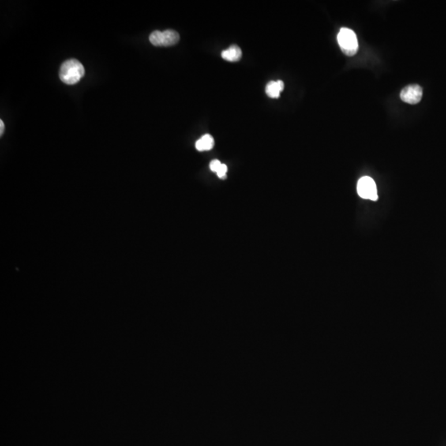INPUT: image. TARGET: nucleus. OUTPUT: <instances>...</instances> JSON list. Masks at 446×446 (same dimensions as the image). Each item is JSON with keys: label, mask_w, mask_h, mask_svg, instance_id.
<instances>
[{"label": "nucleus", "mask_w": 446, "mask_h": 446, "mask_svg": "<svg viewBox=\"0 0 446 446\" xmlns=\"http://www.w3.org/2000/svg\"><path fill=\"white\" fill-rule=\"evenodd\" d=\"M4 132H5V123L3 122V120H0V135L1 136H2Z\"/></svg>", "instance_id": "11"}, {"label": "nucleus", "mask_w": 446, "mask_h": 446, "mask_svg": "<svg viewBox=\"0 0 446 446\" xmlns=\"http://www.w3.org/2000/svg\"><path fill=\"white\" fill-rule=\"evenodd\" d=\"M337 41L342 51L349 57L354 56L358 51V39L356 34L350 28L343 27L340 30Z\"/></svg>", "instance_id": "2"}, {"label": "nucleus", "mask_w": 446, "mask_h": 446, "mask_svg": "<svg viewBox=\"0 0 446 446\" xmlns=\"http://www.w3.org/2000/svg\"><path fill=\"white\" fill-rule=\"evenodd\" d=\"M423 91L418 84H411L406 86L401 91L400 97L405 103L409 104H417L422 99Z\"/></svg>", "instance_id": "5"}, {"label": "nucleus", "mask_w": 446, "mask_h": 446, "mask_svg": "<svg viewBox=\"0 0 446 446\" xmlns=\"http://www.w3.org/2000/svg\"><path fill=\"white\" fill-rule=\"evenodd\" d=\"M226 172H227V166L224 165V164H222L219 170L217 172V174H218L219 178L222 179V180H225L226 178Z\"/></svg>", "instance_id": "9"}, {"label": "nucleus", "mask_w": 446, "mask_h": 446, "mask_svg": "<svg viewBox=\"0 0 446 446\" xmlns=\"http://www.w3.org/2000/svg\"><path fill=\"white\" fill-rule=\"evenodd\" d=\"M222 165V164L221 163L218 159H214V160H212V162H211V164H210V169H211V170H212V172H214V173H217V172L219 170V169H220Z\"/></svg>", "instance_id": "10"}, {"label": "nucleus", "mask_w": 446, "mask_h": 446, "mask_svg": "<svg viewBox=\"0 0 446 446\" xmlns=\"http://www.w3.org/2000/svg\"><path fill=\"white\" fill-rule=\"evenodd\" d=\"M84 65L76 59L65 61L60 69V79L66 84H76L84 76Z\"/></svg>", "instance_id": "1"}, {"label": "nucleus", "mask_w": 446, "mask_h": 446, "mask_svg": "<svg viewBox=\"0 0 446 446\" xmlns=\"http://www.w3.org/2000/svg\"><path fill=\"white\" fill-rule=\"evenodd\" d=\"M214 139L211 135L206 134L202 136L195 143V147L199 151H210L214 147Z\"/></svg>", "instance_id": "8"}, {"label": "nucleus", "mask_w": 446, "mask_h": 446, "mask_svg": "<svg viewBox=\"0 0 446 446\" xmlns=\"http://www.w3.org/2000/svg\"><path fill=\"white\" fill-rule=\"evenodd\" d=\"M149 39L151 44L155 46H171L178 43L180 35L174 30L155 31L150 35Z\"/></svg>", "instance_id": "3"}, {"label": "nucleus", "mask_w": 446, "mask_h": 446, "mask_svg": "<svg viewBox=\"0 0 446 446\" xmlns=\"http://www.w3.org/2000/svg\"><path fill=\"white\" fill-rule=\"evenodd\" d=\"M242 51L239 46H231L222 52V59L230 62H237L241 60Z\"/></svg>", "instance_id": "7"}, {"label": "nucleus", "mask_w": 446, "mask_h": 446, "mask_svg": "<svg viewBox=\"0 0 446 446\" xmlns=\"http://www.w3.org/2000/svg\"><path fill=\"white\" fill-rule=\"evenodd\" d=\"M284 88V84L282 80L278 81L269 82L266 85V95L272 99H278L280 96V94Z\"/></svg>", "instance_id": "6"}, {"label": "nucleus", "mask_w": 446, "mask_h": 446, "mask_svg": "<svg viewBox=\"0 0 446 446\" xmlns=\"http://www.w3.org/2000/svg\"><path fill=\"white\" fill-rule=\"evenodd\" d=\"M357 192L361 198L376 201L378 199L377 186L373 179L364 176L359 181Z\"/></svg>", "instance_id": "4"}]
</instances>
